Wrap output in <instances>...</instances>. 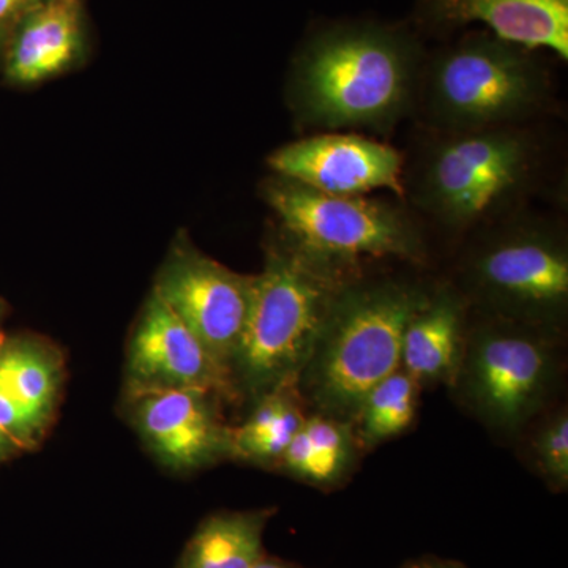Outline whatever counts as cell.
Instances as JSON below:
<instances>
[{"mask_svg": "<svg viewBox=\"0 0 568 568\" xmlns=\"http://www.w3.org/2000/svg\"><path fill=\"white\" fill-rule=\"evenodd\" d=\"M424 52L413 33L375 22L315 33L295 61L291 99L321 132H387L418 99Z\"/></svg>", "mask_w": 568, "mask_h": 568, "instance_id": "1", "label": "cell"}, {"mask_svg": "<svg viewBox=\"0 0 568 568\" xmlns=\"http://www.w3.org/2000/svg\"><path fill=\"white\" fill-rule=\"evenodd\" d=\"M354 268L305 252L283 234L271 242L263 271L254 275L252 308L233 365L239 395L256 399L298 383Z\"/></svg>", "mask_w": 568, "mask_h": 568, "instance_id": "2", "label": "cell"}, {"mask_svg": "<svg viewBox=\"0 0 568 568\" xmlns=\"http://www.w3.org/2000/svg\"><path fill=\"white\" fill-rule=\"evenodd\" d=\"M429 291L420 284L355 276L335 298L298 392L316 414L353 425L365 396L398 372L406 325Z\"/></svg>", "mask_w": 568, "mask_h": 568, "instance_id": "3", "label": "cell"}, {"mask_svg": "<svg viewBox=\"0 0 568 568\" xmlns=\"http://www.w3.org/2000/svg\"><path fill=\"white\" fill-rule=\"evenodd\" d=\"M548 88L532 50L480 32L424 67L417 100L440 132H476L534 114L547 100Z\"/></svg>", "mask_w": 568, "mask_h": 568, "instance_id": "4", "label": "cell"}, {"mask_svg": "<svg viewBox=\"0 0 568 568\" xmlns=\"http://www.w3.org/2000/svg\"><path fill=\"white\" fill-rule=\"evenodd\" d=\"M536 170V144L521 130L446 133L418 163L413 196L436 222L469 230L510 207Z\"/></svg>", "mask_w": 568, "mask_h": 568, "instance_id": "5", "label": "cell"}, {"mask_svg": "<svg viewBox=\"0 0 568 568\" xmlns=\"http://www.w3.org/2000/svg\"><path fill=\"white\" fill-rule=\"evenodd\" d=\"M264 197L282 234L317 257L353 267L364 257H425L424 235L398 204L316 192L280 175L265 183Z\"/></svg>", "mask_w": 568, "mask_h": 568, "instance_id": "6", "label": "cell"}, {"mask_svg": "<svg viewBox=\"0 0 568 568\" xmlns=\"http://www.w3.org/2000/svg\"><path fill=\"white\" fill-rule=\"evenodd\" d=\"M466 282L489 315L551 328L568 306L566 237L537 220L506 224L470 254Z\"/></svg>", "mask_w": 568, "mask_h": 568, "instance_id": "7", "label": "cell"}, {"mask_svg": "<svg viewBox=\"0 0 568 568\" xmlns=\"http://www.w3.org/2000/svg\"><path fill=\"white\" fill-rule=\"evenodd\" d=\"M545 328L491 316L467 328L465 357L455 383L495 428L515 432L548 395L555 355Z\"/></svg>", "mask_w": 568, "mask_h": 568, "instance_id": "8", "label": "cell"}, {"mask_svg": "<svg viewBox=\"0 0 568 568\" xmlns=\"http://www.w3.org/2000/svg\"><path fill=\"white\" fill-rule=\"evenodd\" d=\"M253 287L254 275L231 271L179 233L152 291L233 377L235 355L252 308Z\"/></svg>", "mask_w": 568, "mask_h": 568, "instance_id": "9", "label": "cell"}, {"mask_svg": "<svg viewBox=\"0 0 568 568\" xmlns=\"http://www.w3.org/2000/svg\"><path fill=\"white\" fill-rule=\"evenodd\" d=\"M163 390L204 392L220 402L239 396L233 377L152 291L129 339L123 394Z\"/></svg>", "mask_w": 568, "mask_h": 568, "instance_id": "10", "label": "cell"}, {"mask_svg": "<svg viewBox=\"0 0 568 568\" xmlns=\"http://www.w3.org/2000/svg\"><path fill=\"white\" fill-rule=\"evenodd\" d=\"M268 166L290 179L328 194L364 196L375 190L405 194V160L384 142L357 133L327 132L291 142L268 156Z\"/></svg>", "mask_w": 568, "mask_h": 568, "instance_id": "11", "label": "cell"}, {"mask_svg": "<svg viewBox=\"0 0 568 568\" xmlns=\"http://www.w3.org/2000/svg\"><path fill=\"white\" fill-rule=\"evenodd\" d=\"M130 424L164 467L192 473L231 458V426L220 399L197 390L149 392L125 398Z\"/></svg>", "mask_w": 568, "mask_h": 568, "instance_id": "12", "label": "cell"}, {"mask_svg": "<svg viewBox=\"0 0 568 568\" xmlns=\"http://www.w3.org/2000/svg\"><path fill=\"white\" fill-rule=\"evenodd\" d=\"M65 357L43 336L17 335L0 345V429L21 450L40 446L61 405Z\"/></svg>", "mask_w": 568, "mask_h": 568, "instance_id": "13", "label": "cell"}, {"mask_svg": "<svg viewBox=\"0 0 568 568\" xmlns=\"http://www.w3.org/2000/svg\"><path fill=\"white\" fill-rule=\"evenodd\" d=\"M417 14L443 31L481 22L499 39L568 61V0H420Z\"/></svg>", "mask_w": 568, "mask_h": 568, "instance_id": "14", "label": "cell"}, {"mask_svg": "<svg viewBox=\"0 0 568 568\" xmlns=\"http://www.w3.org/2000/svg\"><path fill=\"white\" fill-rule=\"evenodd\" d=\"M81 0H47L18 26L6 47V78L32 85L63 73L82 40Z\"/></svg>", "mask_w": 568, "mask_h": 568, "instance_id": "15", "label": "cell"}, {"mask_svg": "<svg viewBox=\"0 0 568 568\" xmlns=\"http://www.w3.org/2000/svg\"><path fill=\"white\" fill-rule=\"evenodd\" d=\"M466 301L452 287L429 291L424 306L406 325L399 368L424 384H455L465 357Z\"/></svg>", "mask_w": 568, "mask_h": 568, "instance_id": "16", "label": "cell"}, {"mask_svg": "<svg viewBox=\"0 0 568 568\" xmlns=\"http://www.w3.org/2000/svg\"><path fill=\"white\" fill-rule=\"evenodd\" d=\"M275 508L219 511L204 519L175 568H254L264 558L263 538Z\"/></svg>", "mask_w": 568, "mask_h": 568, "instance_id": "17", "label": "cell"}, {"mask_svg": "<svg viewBox=\"0 0 568 568\" xmlns=\"http://www.w3.org/2000/svg\"><path fill=\"white\" fill-rule=\"evenodd\" d=\"M304 403L297 384H284L256 398V406L244 424L231 426V458L278 466L304 425Z\"/></svg>", "mask_w": 568, "mask_h": 568, "instance_id": "18", "label": "cell"}, {"mask_svg": "<svg viewBox=\"0 0 568 568\" xmlns=\"http://www.w3.org/2000/svg\"><path fill=\"white\" fill-rule=\"evenodd\" d=\"M355 446L353 425L323 414L306 416L278 467L308 484L328 487L353 466Z\"/></svg>", "mask_w": 568, "mask_h": 568, "instance_id": "19", "label": "cell"}, {"mask_svg": "<svg viewBox=\"0 0 568 568\" xmlns=\"http://www.w3.org/2000/svg\"><path fill=\"white\" fill-rule=\"evenodd\" d=\"M420 387L402 368L377 384L353 422L358 446L373 448L405 433L416 418Z\"/></svg>", "mask_w": 568, "mask_h": 568, "instance_id": "20", "label": "cell"}, {"mask_svg": "<svg viewBox=\"0 0 568 568\" xmlns=\"http://www.w3.org/2000/svg\"><path fill=\"white\" fill-rule=\"evenodd\" d=\"M534 457L538 470L551 487L564 489L568 484V416L559 410L541 426L534 439Z\"/></svg>", "mask_w": 568, "mask_h": 568, "instance_id": "21", "label": "cell"}, {"mask_svg": "<svg viewBox=\"0 0 568 568\" xmlns=\"http://www.w3.org/2000/svg\"><path fill=\"white\" fill-rule=\"evenodd\" d=\"M44 2L47 0H0V47H7L18 26Z\"/></svg>", "mask_w": 568, "mask_h": 568, "instance_id": "22", "label": "cell"}, {"mask_svg": "<svg viewBox=\"0 0 568 568\" xmlns=\"http://www.w3.org/2000/svg\"><path fill=\"white\" fill-rule=\"evenodd\" d=\"M402 568H466L462 562H457V560H448L440 558H420L417 560H413V562H407L406 566Z\"/></svg>", "mask_w": 568, "mask_h": 568, "instance_id": "23", "label": "cell"}, {"mask_svg": "<svg viewBox=\"0 0 568 568\" xmlns=\"http://www.w3.org/2000/svg\"><path fill=\"white\" fill-rule=\"evenodd\" d=\"M18 452H21V448L14 444V440L7 433L0 429V462L13 457Z\"/></svg>", "mask_w": 568, "mask_h": 568, "instance_id": "24", "label": "cell"}, {"mask_svg": "<svg viewBox=\"0 0 568 568\" xmlns=\"http://www.w3.org/2000/svg\"><path fill=\"white\" fill-rule=\"evenodd\" d=\"M254 568H304V567L297 566V564L287 562V560L268 558V556H264V558L261 559L260 562H257L256 566H254Z\"/></svg>", "mask_w": 568, "mask_h": 568, "instance_id": "25", "label": "cell"}, {"mask_svg": "<svg viewBox=\"0 0 568 568\" xmlns=\"http://www.w3.org/2000/svg\"><path fill=\"white\" fill-rule=\"evenodd\" d=\"M6 316H7L6 302L0 301V345H2L3 338H6V335H3V321H6Z\"/></svg>", "mask_w": 568, "mask_h": 568, "instance_id": "26", "label": "cell"}]
</instances>
